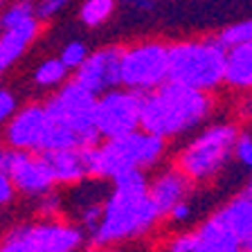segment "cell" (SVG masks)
<instances>
[{
  "mask_svg": "<svg viewBox=\"0 0 252 252\" xmlns=\"http://www.w3.org/2000/svg\"><path fill=\"white\" fill-rule=\"evenodd\" d=\"M117 0H84L79 7V18L86 27H101L115 14Z\"/></svg>",
  "mask_w": 252,
  "mask_h": 252,
  "instance_id": "cell-19",
  "label": "cell"
},
{
  "mask_svg": "<svg viewBox=\"0 0 252 252\" xmlns=\"http://www.w3.org/2000/svg\"><path fill=\"white\" fill-rule=\"evenodd\" d=\"M191 185L194 183H191L178 167L164 169L162 173H158L156 178L149 183V198H151L158 216L162 219V216L169 214V210H171L176 203L187 200Z\"/></svg>",
  "mask_w": 252,
  "mask_h": 252,
  "instance_id": "cell-12",
  "label": "cell"
},
{
  "mask_svg": "<svg viewBox=\"0 0 252 252\" xmlns=\"http://www.w3.org/2000/svg\"><path fill=\"white\" fill-rule=\"evenodd\" d=\"M70 70L61 63V59H47L34 70V81L41 88H57L68 79Z\"/></svg>",
  "mask_w": 252,
  "mask_h": 252,
  "instance_id": "cell-21",
  "label": "cell"
},
{
  "mask_svg": "<svg viewBox=\"0 0 252 252\" xmlns=\"http://www.w3.org/2000/svg\"><path fill=\"white\" fill-rule=\"evenodd\" d=\"M106 252H124V250H106Z\"/></svg>",
  "mask_w": 252,
  "mask_h": 252,
  "instance_id": "cell-37",
  "label": "cell"
},
{
  "mask_svg": "<svg viewBox=\"0 0 252 252\" xmlns=\"http://www.w3.org/2000/svg\"><path fill=\"white\" fill-rule=\"evenodd\" d=\"M243 252H252V232H250V236H248L246 241H243Z\"/></svg>",
  "mask_w": 252,
  "mask_h": 252,
  "instance_id": "cell-35",
  "label": "cell"
},
{
  "mask_svg": "<svg viewBox=\"0 0 252 252\" xmlns=\"http://www.w3.org/2000/svg\"><path fill=\"white\" fill-rule=\"evenodd\" d=\"M223 84L232 90H252V41L227 47Z\"/></svg>",
  "mask_w": 252,
  "mask_h": 252,
  "instance_id": "cell-18",
  "label": "cell"
},
{
  "mask_svg": "<svg viewBox=\"0 0 252 252\" xmlns=\"http://www.w3.org/2000/svg\"><path fill=\"white\" fill-rule=\"evenodd\" d=\"M59 212H61V198L57 194H52V189L41 194V203H38V214L45 220H54L59 219Z\"/></svg>",
  "mask_w": 252,
  "mask_h": 252,
  "instance_id": "cell-26",
  "label": "cell"
},
{
  "mask_svg": "<svg viewBox=\"0 0 252 252\" xmlns=\"http://www.w3.org/2000/svg\"><path fill=\"white\" fill-rule=\"evenodd\" d=\"M191 252H243V243L214 219V214L194 232Z\"/></svg>",
  "mask_w": 252,
  "mask_h": 252,
  "instance_id": "cell-16",
  "label": "cell"
},
{
  "mask_svg": "<svg viewBox=\"0 0 252 252\" xmlns=\"http://www.w3.org/2000/svg\"><path fill=\"white\" fill-rule=\"evenodd\" d=\"M0 9H2V0H0Z\"/></svg>",
  "mask_w": 252,
  "mask_h": 252,
  "instance_id": "cell-38",
  "label": "cell"
},
{
  "mask_svg": "<svg viewBox=\"0 0 252 252\" xmlns=\"http://www.w3.org/2000/svg\"><path fill=\"white\" fill-rule=\"evenodd\" d=\"M16 113V97L11 90L0 88V126Z\"/></svg>",
  "mask_w": 252,
  "mask_h": 252,
  "instance_id": "cell-28",
  "label": "cell"
},
{
  "mask_svg": "<svg viewBox=\"0 0 252 252\" xmlns=\"http://www.w3.org/2000/svg\"><path fill=\"white\" fill-rule=\"evenodd\" d=\"M227 47L219 38H189L169 45L167 81L212 93L223 86Z\"/></svg>",
  "mask_w": 252,
  "mask_h": 252,
  "instance_id": "cell-4",
  "label": "cell"
},
{
  "mask_svg": "<svg viewBox=\"0 0 252 252\" xmlns=\"http://www.w3.org/2000/svg\"><path fill=\"white\" fill-rule=\"evenodd\" d=\"M142 99H144V93L124 88V86H117V88L97 94L94 128L101 135V140L137 131L142 115Z\"/></svg>",
  "mask_w": 252,
  "mask_h": 252,
  "instance_id": "cell-8",
  "label": "cell"
},
{
  "mask_svg": "<svg viewBox=\"0 0 252 252\" xmlns=\"http://www.w3.org/2000/svg\"><path fill=\"white\" fill-rule=\"evenodd\" d=\"M70 2H72V0H38V2H34V5H36L38 18H41V21H47V18L57 16L61 9H65Z\"/></svg>",
  "mask_w": 252,
  "mask_h": 252,
  "instance_id": "cell-27",
  "label": "cell"
},
{
  "mask_svg": "<svg viewBox=\"0 0 252 252\" xmlns=\"http://www.w3.org/2000/svg\"><path fill=\"white\" fill-rule=\"evenodd\" d=\"M160 216L149 198V180L144 171H126L113 178V189L104 200L101 219L93 232L94 248H110L126 239H137L156 225Z\"/></svg>",
  "mask_w": 252,
  "mask_h": 252,
  "instance_id": "cell-1",
  "label": "cell"
},
{
  "mask_svg": "<svg viewBox=\"0 0 252 252\" xmlns=\"http://www.w3.org/2000/svg\"><path fill=\"white\" fill-rule=\"evenodd\" d=\"M9 153H11V149L0 147V173H5V171H7V162H9Z\"/></svg>",
  "mask_w": 252,
  "mask_h": 252,
  "instance_id": "cell-33",
  "label": "cell"
},
{
  "mask_svg": "<svg viewBox=\"0 0 252 252\" xmlns=\"http://www.w3.org/2000/svg\"><path fill=\"white\" fill-rule=\"evenodd\" d=\"M194 248V232H187V234L176 236L171 243H169L167 252H191Z\"/></svg>",
  "mask_w": 252,
  "mask_h": 252,
  "instance_id": "cell-29",
  "label": "cell"
},
{
  "mask_svg": "<svg viewBox=\"0 0 252 252\" xmlns=\"http://www.w3.org/2000/svg\"><path fill=\"white\" fill-rule=\"evenodd\" d=\"M94 101H97V94L84 88L77 79H70V81L65 79L59 86V93L43 106L50 120L72 128L81 137V144L86 149L99 144L101 140V135L94 128Z\"/></svg>",
  "mask_w": 252,
  "mask_h": 252,
  "instance_id": "cell-6",
  "label": "cell"
},
{
  "mask_svg": "<svg viewBox=\"0 0 252 252\" xmlns=\"http://www.w3.org/2000/svg\"><path fill=\"white\" fill-rule=\"evenodd\" d=\"M41 156L50 167L54 185L74 187V185H81L88 178L84 149H54V151H43Z\"/></svg>",
  "mask_w": 252,
  "mask_h": 252,
  "instance_id": "cell-14",
  "label": "cell"
},
{
  "mask_svg": "<svg viewBox=\"0 0 252 252\" xmlns=\"http://www.w3.org/2000/svg\"><path fill=\"white\" fill-rule=\"evenodd\" d=\"M243 104H246V108L241 110L243 117H252V97H246V101H243Z\"/></svg>",
  "mask_w": 252,
  "mask_h": 252,
  "instance_id": "cell-34",
  "label": "cell"
},
{
  "mask_svg": "<svg viewBox=\"0 0 252 252\" xmlns=\"http://www.w3.org/2000/svg\"><path fill=\"white\" fill-rule=\"evenodd\" d=\"M169 45L162 41H140L122 47L120 54V86L151 93L167 81Z\"/></svg>",
  "mask_w": 252,
  "mask_h": 252,
  "instance_id": "cell-7",
  "label": "cell"
},
{
  "mask_svg": "<svg viewBox=\"0 0 252 252\" xmlns=\"http://www.w3.org/2000/svg\"><path fill=\"white\" fill-rule=\"evenodd\" d=\"M167 140L137 128L117 137L99 140V144L84 149L88 178L113 180L126 171H144L162 160Z\"/></svg>",
  "mask_w": 252,
  "mask_h": 252,
  "instance_id": "cell-3",
  "label": "cell"
},
{
  "mask_svg": "<svg viewBox=\"0 0 252 252\" xmlns=\"http://www.w3.org/2000/svg\"><path fill=\"white\" fill-rule=\"evenodd\" d=\"M216 38H219L225 47L252 41V18H246V21H239V23H232V25L223 27Z\"/></svg>",
  "mask_w": 252,
  "mask_h": 252,
  "instance_id": "cell-23",
  "label": "cell"
},
{
  "mask_svg": "<svg viewBox=\"0 0 252 252\" xmlns=\"http://www.w3.org/2000/svg\"><path fill=\"white\" fill-rule=\"evenodd\" d=\"M212 108L214 99L210 93L164 81L156 90L144 93L140 128L162 140H173L203 126L212 115Z\"/></svg>",
  "mask_w": 252,
  "mask_h": 252,
  "instance_id": "cell-2",
  "label": "cell"
},
{
  "mask_svg": "<svg viewBox=\"0 0 252 252\" xmlns=\"http://www.w3.org/2000/svg\"><path fill=\"white\" fill-rule=\"evenodd\" d=\"M0 252H43L38 241L32 234L30 225L14 227L9 234L0 241Z\"/></svg>",
  "mask_w": 252,
  "mask_h": 252,
  "instance_id": "cell-20",
  "label": "cell"
},
{
  "mask_svg": "<svg viewBox=\"0 0 252 252\" xmlns=\"http://www.w3.org/2000/svg\"><path fill=\"white\" fill-rule=\"evenodd\" d=\"M38 34H41V18L38 16H32L21 25L0 30V74H5L27 52V47L36 41Z\"/></svg>",
  "mask_w": 252,
  "mask_h": 252,
  "instance_id": "cell-13",
  "label": "cell"
},
{
  "mask_svg": "<svg viewBox=\"0 0 252 252\" xmlns=\"http://www.w3.org/2000/svg\"><path fill=\"white\" fill-rule=\"evenodd\" d=\"M167 216L173 220V223H185V220L191 216V205H189L187 200H180V203H176L171 210H169Z\"/></svg>",
  "mask_w": 252,
  "mask_h": 252,
  "instance_id": "cell-30",
  "label": "cell"
},
{
  "mask_svg": "<svg viewBox=\"0 0 252 252\" xmlns=\"http://www.w3.org/2000/svg\"><path fill=\"white\" fill-rule=\"evenodd\" d=\"M214 219L219 220L220 225H225L243 243L252 232V196L246 194V191L234 196L220 210H216Z\"/></svg>",
  "mask_w": 252,
  "mask_h": 252,
  "instance_id": "cell-17",
  "label": "cell"
},
{
  "mask_svg": "<svg viewBox=\"0 0 252 252\" xmlns=\"http://www.w3.org/2000/svg\"><path fill=\"white\" fill-rule=\"evenodd\" d=\"M50 126H52V120L47 115L45 106L30 104L23 110H16L14 115L7 120L5 140L11 149L41 153Z\"/></svg>",
  "mask_w": 252,
  "mask_h": 252,
  "instance_id": "cell-9",
  "label": "cell"
},
{
  "mask_svg": "<svg viewBox=\"0 0 252 252\" xmlns=\"http://www.w3.org/2000/svg\"><path fill=\"white\" fill-rule=\"evenodd\" d=\"M14 194H16V189H14V185H11L9 176H7V173H0V207L9 205Z\"/></svg>",
  "mask_w": 252,
  "mask_h": 252,
  "instance_id": "cell-31",
  "label": "cell"
},
{
  "mask_svg": "<svg viewBox=\"0 0 252 252\" xmlns=\"http://www.w3.org/2000/svg\"><path fill=\"white\" fill-rule=\"evenodd\" d=\"M30 227L43 252H77L84 243V232L70 223H59L57 219Z\"/></svg>",
  "mask_w": 252,
  "mask_h": 252,
  "instance_id": "cell-15",
  "label": "cell"
},
{
  "mask_svg": "<svg viewBox=\"0 0 252 252\" xmlns=\"http://www.w3.org/2000/svg\"><path fill=\"white\" fill-rule=\"evenodd\" d=\"M246 194L252 196V178H250V185H248V189H246Z\"/></svg>",
  "mask_w": 252,
  "mask_h": 252,
  "instance_id": "cell-36",
  "label": "cell"
},
{
  "mask_svg": "<svg viewBox=\"0 0 252 252\" xmlns=\"http://www.w3.org/2000/svg\"><path fill=\"white\" fill-rule=\"evenodd\" d=\"M120 54L122 47H101L88 52L84 63L74 70V79L93 94H101L120 86Z\"/></svg>",
  "mask_w": 252,
  "mask_h": 252,
  "instance_id": "cell-11",
  "label": "cell"
},
{
  "mask_svg": "<svg viewBox=\"0 0 252 252\" xmlns=\"http://www.w3.org/2000/svg\"><path fill=\"white\" fill-rule=\"evenodd\" d=\"M232 156H234L246 169H250L252 171V133H241L239 131Z\"/></svg>",
  "mask_w": 252,
  "mask_h": 252,
  "instance_id": "cell-25",
  "label": "cell"
},
{
  "mask_svg": "<svg viewBox=\"0 0 252 252\" xmlns=\"http://www.w3.org/2000/svg\"><path fill=\"white\" fill-rule=\"evenodd\" d=\"M122 2L133 7V9H140V11H149V9H153V5H156V0H122Z\"/></svg>",
  "mask_w": 252,
  "mask_h": 252,
  "instance_id": "cell-32",
  "label": "cell"
},
{
  "mask_svg": "<svg viewBox=\"0 0 252 252\" xmlns=\"http://www.w3.org/2000/svg\"><path fill=\"white\" fill-rule=\"evenodd\" d=\"M239 135L236 124H212L198 133L180 151L176 167L191 183H207L216 178L223 167L230 162L234 142Z\"/></svg>",
  "mask_w": 252,
  "mask_h": 252,
  "instance_id": "cell-5",
  "label": "cell"
},
{
  "mask_svg": "<svg viewBox=\"0 0 252 252\" xmlns=\"http://www.w3.org/2000/svg\"><path fill=\"white\" fill-rule=\"evenodd\" d=\"M88 57V47L84 45L81 41H70L68 45L61 50V63L65 65L68 70H77L81 63H84V59Z\"/></svg>",
  "mask_w": 252,
  "mask_h": 252,
  "instance_id": "cell-24",
  "label": "cell"
},
{
  "mask_svg": "<svg viewBox=\"0 0 252 252\" xmlns=\"http://www.w3.org/2000/svg\"><path fill=\"white\" fill-rule=\"evenodd\" d=\"M32 16H36V5L32 0H16L9 7L0 9V30L21 25L23 21H27Z\"/></svg>",
  "mask_w": 252,
  "mask_h": 252,
  "instance_id": "cell-22",
  "label": "cell"
},
{
  "mask_svg": "<svg viewBox=\"0 0 252 252\" xmlns=\"http://www.w3.org/2000/svg\"><path fill=\"white\" fill-rule=\"evenodd\" d=\"M5 173L9 176L16 191L27 196H41L54 187V178L50 173L47 162L43 160L41 153H34V151L11 149Z\"/></svg>",
  "mask_w": 252,
  "mask_h": 252,
  "instance_id": "cell-10",
  "label": "cell"
}]
</instances>
